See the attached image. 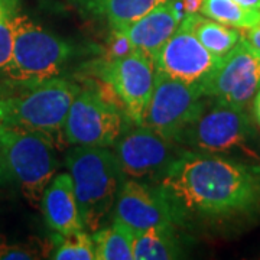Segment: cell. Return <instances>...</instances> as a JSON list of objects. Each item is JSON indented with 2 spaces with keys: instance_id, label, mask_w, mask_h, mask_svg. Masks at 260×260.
<instances>
[{
  "instance_id": "cell-9",
  "label": "cell",
  "mask_w": 260,
  "mask_h": 260,
  "mask_svg": "<svg viewBox=\"0 0 260 260\" xmlns=\"http://www.w3.org/2000/svg\"><path fill=\"white\" fill-rule=\"evenodd\" d=\"M198 84L184 83L156 70L153 93L142 124L174 142L207 103Z\"/></svg>"
},
{
  "instance_id": "cell-25",
  "label": "cell",
  "mask_w": 260,
  "mask_h": 260,
  "mask_svg": "<svg viewBox=\"0 0 260 260\" xmlns=\"http://www.w3.org/2000/svg\"><path fill=\"white\" fill-rule=\"evenodd\" d=\"M244 32H246V34L243 35V38L250 44L251 47L256 48L260 52V23L259 25H256L254 28L244 30Z\"/></svg>"
},
{
  "instance_id": "cell-11",
  "label": "cell",
  "mask_w": 260,
  "mask_h": 260,
  "mask_svg": "<svg viewBox=\"0 0 260 260\" xmlns=\"http://www.w3.org/2000/svg\"><path fill=\"white\" fill-rule=\"evenodd\" d=\"M184 150L143 124H133L114 143V153L126 178L158 181Z\"/></svg>"
},
{
  "instance_id": "cell-17",
  "label": "cell",
  "mask_w": 260,
  "mask_h": 260,
  "mask_svg": "<svg viewBox=\"0 0 260 260\" xmlns=\"http://www.w3.org/2000/svg\"><path fill=\"white\" fill-rule=\"evenodd\" d=\"M181 23L194 34L203 47L220 58L227 55L243 38L240 29L223 25L201 13H188L182 18Z\"/></svg>"
},
{
  "instance_id": "cell-5",
  "label": "cell",
  "mask_w": 260,
  "mask_h": 260,
  "mask_svg": "<svg viewBox=\"0 0 260 260\" xmlns=\"http://www.w3.org/2000/svg\"><path fill=\"white\" fill-rule=\"evenodd\" d=\"M12 23V61L2 80L35 84L61 75L65 64L73 56L74 47L26 15L16 13Z\"/></svg>"
},
{
  "instance_id": "cell-7",
  "label": "cell",
  "mask_w": 260,
  "mask_h": 260,
  "mask_svg": "<svg viewBox=\"0 0 260 260\" xmlns=\"http://www.w3.org/2000/svg\"><path fill=\"white\" fill-rule=\"evenodd\" d=\"M127 123L117 103L103 93L81 88L70 106L64 136L68 146L110 148L127 129Z\"/></svg>"
},
{
  "instance_id": "cell-14",
  "label": "cell",
  "mask_w": 260,
  "mask_h": 260,
  "mask_svg": "<svg viewBox=\"0 0 260 260\" xmlns=\"http://www.w3.org/2000/svg\"><path fill=\"white\" fill-rule=\"evenodd\" d=\"M184 16L185 13L179 0H164L121 29L133 49L146 54L155 61L160 48L174 35Z\"/></svg>"
},
{
  "instance_id": "cell-24",
  "label": "cell",
  "mask_w": 260,
  "mask_h": 260,
  "mask_svg": "<svg viewBox=\"0 0 260 260\" xmlns=\"http://www.w3.org/2000/svg\"><path fill=\"white\" fill-rule=\"evenodd\" d=\"M19 0H0V23L12 19L18 13Z\"/></svg>"
},
{
  "instance_id": "cell-20",
  "label": "cell",
  "mask_w": 260,
  "mask_h": 260,
  "mask_svg": "<svg viewBox=\"0 0 260 260\" xmlns=\"http://www.w3.org/2000/svg\"><path fill=\"white\" fill-rule=\"evenodd\" d=\"M200 13L240 30L254 28L260 23V10L244 8L234 0H203Z\"/></svg>"
},
{
  "instance_id": "cell-4",
  "label": "cell",
  "mask_w": 260,
  "mask_h": 260,
  "mask_svg": "<svg viewBox=\"0 0 260 260\" xmlns=\"http://www.w3.org/2000/svg\"><path fill=\"white\" fill-rule=\"evenodd\" d=\"M65 165L73 178L84 229L94 233L113 210L126 178L119 159L107 148L73 146L67 150Z\"/></svg>"
},
{
  "instance_id": "cell-26",
  "label": "cell",
  "mask_w": 260,
  "mask_h": 260,
  "mask_svg": "<svg viewBox=\"0 0 260 260\" xmlns=\"http://www.w3.org/2000/svg\"><path fill=\"white\" fill-rule=\"evenodd\" d=\"M251 104H253V119L260 126V88L259 91L256 93V95H254Z\"/></svg>"
},
{
  "instance_id": "cell-15",
  "label": "cell",
  "mask_w": 260,
  "mask_h": 260,
  "mask_svg": "<svg viewBox=\"0 0 260 260\" xmlns=\"http://www.w3.org/2000/svg\"><path fill=\"white\" fill-rule=\"evenodd\" d=\"M39 208L47 225L55 234L64 236L85 230L70 172L58 174L51 179L44 191Z\"/></svg>"
},
{
  "instance_id": "cell-22",
  "label": "cell",
  "mask_w": 260,
  "mask_h": 260,
  "mask_svg": "<svg viewBox=\"0 0 260 260\" xmlns=\"http://www.w3.org/2000/svg\"><path fill=\"white\" fill-rule=\"evenodd\" d=\"M13 52V23L12 19L0 23V77L6 73Z\"/></svg>"
},
{
  "instance_id": "cell-10",
  "label": "cell",
  "mask_w": 260,
  "mask_h": 260,
  "mask_svg": "<svg viewBox=\"0 0 260 260\" xmlns=\"http://www.w3.org/2000/svg\"><path fill=\"white\" fill-rule=\"evenodd\" d=\"M201 88L214 102L247 109L260 88V52L242 38Z\"/></svg>"
},
{
  "instance_id": "cell-18",
  "label": "cell",
  "mask_w": 260,
  "mask_h": 260,
  "mask_svg": "<svg viewBox=\"0 0 260 260\" xmlns=\"http://www.w3.org/2000/svg\"><path fill=\"white\" fill-rule=\"evenodd\" d=\"M177 229H150L135 232L133 260H172L181 257Z\"/></svg>"
},
{
  "instance_id": "cell-8",
  "label": "cell",
  "mask_w": 260,
  "mask_h": 260,
  "mask_svg": "<svg viewBox=\"0 0 260 260\" xmlns=\"http://www.w3.org/2000/svg\"><path fill=\"white\" fill-rule=\"evenodd\" d=\"M97 74L110 90L132 124H142L155 87V61L138 49L117 58H106Z\"/></svg>"
},
{
  "instance_id": "cell-6",
  "label": "cell",
  "mask_w": 260,
  "mask_h": 260,
  "mask_svg": "<svg viewBox=\"0 0 260 260\" xmlns=\"http://www.w3.org/2000/svg\"><path fill=\"white\" fill-rule=\"evenodd\" d=\"M253 138L254 126L247 109H237L208 99L203 110L178 133L174 142L189 150L223 155L237 149L250 153L246 149Z\"/></svg>"
},
{
  "instance_id": "cell-19",
  "label": "cell",
  "mask_w": 260,
  "mask_h": 260,
  "mask_svg": "<svg viewBox=\"0 0 260 260\" xmlns=\"http://www.w3.org/2000/svg\"><path fill=\"white\" fill-rule=\"evenodd\" d=\"M95 260H132L135 230L121 221L113 220L112 224L100 227L91 233Z\"/></svg>"
},
{
  "instance_id": "cell-27",
  "label": "cell",
  "mask_w": 260,
  "mask_h": 260,
  "mask_svg": "<svg viewBox=\"0 0 260 260\" xmlns=\"http://www.w3.org/2000/svg\"><path fill=\"white\" fill-rule=\"evenodd\" d=\"M234 2L239 3V5H242L244 8L260 10V0H234Z\"/></svg>"
},
{
  "instance_id": "cell-2",
  "label": "cell",
  "mask_w": 260,
  "mask_h": 260,
  "mask_svg": "<svg viewBox=\"0 0 260 260\" xmlns=\"http://www.w3.org/2000/svg\"><path fill=\"white\" fill-rule=\"evenodd\" d=\"M80 90L78 84L61 75L35 84L2 80L0 123L34 132L56 150H65V119Z\"/></svg>"
},
{
  "instance_id": "cell-21",
  "label": "cell",
  "mask_w": 260,
  "mask_h": 260,
  "mask_svg": "<svg viewBox=\"0 0 260 260\" xmlns=\"http://www.w3.org/2000/svg\"><path fill=\"white\" fill-rule=\"evenodd\" d=\"M55 249L52 259L55 260H95L94 242L91 233L87 230L56 234Z\"/></svg>"
},
{
  "instance_id": "cell-16",
  "label": "cell",
  "mask_w": 260,
  "mask_h": 260,
  "mask_svg": "<svg viewBox=\"0 0 260 260\" xmlns=\"http://www.w3.org/2000/svg\"><path fill=\"white\" fill-rule=\"evenodd\" d=\"M88 18L106 22L110 29L130 25L164 0H67Z\"/></svg>"
},
{
  "instance_id": "cell-3",
  "label": "cell",
  "mask_w": 260,
  "mask_h": 260,
  "mask_svg": "<svg viewBox=\"0 0 260 260\" xmlns=\"http://www.w3.org/2000/svg\"><path fill=\"white\" fill-rule=\"evenodd\" d=\"M58 168L56 148L49 140L0 123V186L16 189L32 208H39Z\"/></svg>"
},
{
  "instance_id": "cell-1",
  "label": "cell",
  "mask_w": 260,
  "mask_h": 260,
  "mask_svg": "<svg viewBox=\"0 0 260 260\" xmlns=\"http://www.w3.org/2000/svg\"><path fill=\"white\" fill-rule=\"evenodd\" d=\"M179 229L224 225L260 214V165L184 149L156 181Z\"/></svg>"
},
{
  "instance_id": "cell-13",
  "label": "cell",
  "mask_w": 260,
  "mask_h": 260,
  "mask_svg": "<svg viewBox=\"0 0 260 260\" xmlns=\"http://www.w3.org/2000/svg\"><path fill=\"white\" fill-rule=\"evenodd\" d=\"M223 58L211 54L182 23L160 48L155 58L156 70L184 83L203 84L213 75Z\"/></svg>"
},
{
  "instance_id": "cell-23",
  "label": "cell",
  "mask_w": 260,
  "mask_h": 260,
  "mask_svg": "<svg viewBox=\"0 0 260 260\" xmlns=\"http://www.w3.org/2000/svg\"><path fill=\"white\" fill-rule=\"evenodd\" d=\"M39 251L25 244H8L0 243V260H26L38 259Z\"/></svg>"
},
{
  "instance_id": "cell-12",
  "label": "cell",
  "mask_w": 260,
  "mask_h": 260,
  "mask_svg": "<svg viewBox=\"0 0 260 260\" xmlns=\"http://www.w3.org/2000/svg\"><path fill=\"white\" fill-rule=\"evenodd\" d=\"M113 220L135 232L150 229H177L171 207L158 185L124 178L113 207Z\"/></svg>"
}]
</instances>
